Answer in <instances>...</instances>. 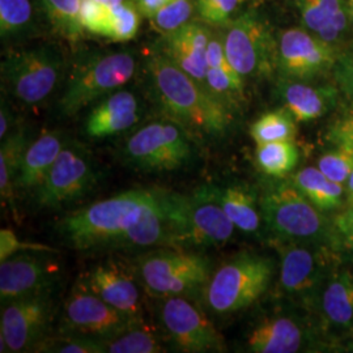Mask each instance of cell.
I'll return each mask as SVG.
<instances>
[{"label":"cell","mask_w":353,"mask_h":353,"mask_svg":"<svg viewBox=\"0 0 353 353\" xmlns=\"http://www.w3.org/2000/svg\"><path fill=\"white\" fill-rule=\"evenodd\" d=\"M185 199L161 188L127 190L64 216L57 233L77 252L176 249Z\"/></svg>","instance_id":"cell-1"},{"label":"cell","mask_w":353,"mask_h":353,"mask_svg":"<svg viewBox=\"0 0 353 353\" xmlns=\"http://www.w3.org/2000/svg\"><path fill=\"white\" fill-rule=\"evenodd\" d=\"M147 74L161 112L192 139H217L229 131L234 113L164 54L157 51L152 55Z\"/></svg>","instance_id":"cell-2"},{"label":"cell","mask_w":353,"mask_h":353,"mask_svg":"<svg viewBox=\"0 0 353 353\" xmlns=\"http://www.w3.org/2000/svg\"><path fill=\"white\" fill-rule=\"evenodd\" d=\"M267 230L274 240L325 243L341 249L332 216L321 212L290 181H274L259 195Z\"/></svg>","instance_id":"cell-3"},{"label":"cell","mask_w":353,"mask_h":353,"mask_svg":"<svg viewBox=\"0 0 353 353\" xmlns=\"http://www.w3.org/2000/svg\"><path fill=\"white\" fill-rule=\"evenodd\" d=\"M275 272L274 258L240 252L212 271L201 292L203 303L216 316L245 310L265 294Z\"/></svg>","instance_id":"cell-4"},{"label":"cell","mask_w":353,"mask_h":353,"mask_svg":"<svg viewBox=\"0 0 353 353\" xmlns=\"http://www.w3.org/2000/svg\"><path fill=\"white\" fill-rule=\"evenodd\" d=\"M272 242L280 255V290L307 307H318L326 281L341 265V250L325 243L279 240Z\"/></svg>","instance_id":"cell-5"},{"label":"cell","mask_w":353,"mask_h":353,"mask_svg":"<svg viewBox=\"0 0 353 353\" xmlns=\"http://www.w3.org/2000/svg\"><path fill=\"white\" fill-rule=\"evenodd\" d=\"M134 268L144 292L160 300L201 294L212 274L207 256L176 248L152 249L138 256Z\"/></svg>","instance_id":"cell-6"},{"label":"cell","mask_w":353,"mask_h":353,"mask_svg":"<svg viewBox=\"0 0 353 353\" xmlns=\"http://www.w3.org/2000/svg\"><path fill=\"white\" fill-rule=\"evenodd\" d=\"M137 72V59L131 51H109L93 54L77 62L67 79L59 113L72 117L97 101L119 90Z\"/></svg>","instance_id":"cell-7"},{"label":"cell","mask_w":353,"mask_h":353,"mask_svg":"<svg viewBox=\"0 0 353 353\" xmlns=\"http://www.w3.org/2000/svg\"><path fill=\"white\" fill-rule=\"evenodd\" d=\"M192 140L173 121L152 122L127 139L122 154L127 164L140 172H176L192 163Z\"/></svg>","instance_id":"cell-8"},{"label":"cell","mask_w":353,"mask_h":353,"mask_svg":"<svg viewBox=\"0 0 353 353\" xmlns=\"http://www.w3.org/2000/svg\"><path fill=\"white\" fill-rule=\"evenodd\" d=\"M221 39L229 63L245 81L276 74L278 37L255 11L232 20Z\"/></svg>","instance_id":"cell-9"},{"label":"cell","mask_w":353,"mask_h":353,"mask_svg":"<svg viewBox=\"0 0 353 353\" xmlns=\"http://www.w3.org/2000/svg\"><path fill=\"white\" fill-rule=\"evenodd\" d=\"M57 290L1 303L0 352H30L48 339L57 314Z\"/></svg>","instance_id":"cell-10"},{"label":"cell","mask_w":353,"mask_h":353,"mask_svg":"<svg viewBox=\"0 0 353 353\" xmlns=\"http://www.w3.org/2000/svg\"><path fill=\"white\" fill-rule=\"evenodd\" d=\"M63 68L62 55L43 46L7 55L1 62V79L17 101L36 106L52 94Z\"/></svg>","instance_id":"cell-11"},{"label":"cell","mask_w":353,"mask_h":353,"mask_svg":"<svg viewBox=\"0 0 353 353\" xmlns=\"http://www.w3.org/2000/svg\"><path fill=\"white\" fill-rule=\"evenodd\" d=\"M141 322L144 321L131 319L105 303L80 276L62 305L58 331L106 341Z\"/></svg>","instance_id":"cell-12"},{"label":"cell","mask_w":353,"mask_h":353,"mask_svg":"<svg viewBox=\"0 0 353 353\" xmlns=\"http://www.w3.org/2000/svg\"><path fill=\"white\" fill-rule=\"evenodd\" d=\"M236 227L217 198V186L204 185L186 194L176 249L204 250L227 245Z\"/></svg>","instance_id":"cell-13"},{"label":"cell","mask_w":353,"mask_h":353,"mask_svg":"<svg viewBox=\"0 0 353 353\" xmlns=\"http://www.w3.org/2000/svg\"><path fill=\"white\" fill-rule=\"evenodd\" d=\"M97 182L88 152L77 144H65L42 183L34 190L41 208H61L87 196Z\"/></svg>","instance_id":"cell-14"},{"label":"cell","mask_w":353,"mask_h":353,"mask_svg":"<svg viewBox=\"0 0 353 353\" xmlns=\"http://www.w3.org/2000/svg\"><path fill=\"white\" fill-rule=\"evenodd\" d=\"M341 52L303 28H290L278 36V70L281 79L313 81L332 72Z\"/></svg>","instance_id":"cell-15"},{"label":"cell","mask_w":353,"mask_h":353,"mask_svg":"<svg viewBox=\"0 0 353 353\" xmlns=\"http://www.w3.org/2000/svg\"><path fill=\"white\" fill-rule=\"evenodd\" d=\"M159 318L165 332L179 351L224 352L225 341L202 310L183 296L161 299Z\"/></svg>","instance_id":"cell-16"},{"label":"cell","mask_w":353,"mask_h":353,"mask_svg":"<svg viewBox=\"0 0 353 353\" xmlns=\"http://www.w3.org/2000/svg\"><path fill=\"white\" fill-rule=\"evenodd\" d=\"M57 252H24L0 262L1 303L45 290H58L62 265Z\"/></svg>","instance_id":"cell-17"},{"label":"cell","mask_w":353,"mask_h":353,"mask_svg":"<svg viewBox=\"0 0 353 353\" xmlns=\"http://www.w3.org/2000/svg\"><path fill=\"white\" fill-rule=\"evenodd\" d=\"M83 279L105 303L131 319L143 321L141 284L135 268L115 259H106L92 267Z\"/></svg>","instance_id":"cell-18"},{"label":"cell","mask_w":353,"mask_h":353,"mask_svg":"<svg viewBox=\"0 0 353 353\" xmlns=\"http://www.w3.org/2000/svg\"><path fill=\"white\" fill-rule=\"evenodd\" d=\"M212 32L204 23L190 21L160 41V52L164 54L183 72L205 87L207 55Z\"/></svg>","instance_id":"cell-19"},{"label":"cell","mask_w":353,"mask_h":353,"mask_svg":"<svg viewBox=\"0 0 353 353\" xmlns=\"http://www.w3.org/2000/svg\"><path fill=\"white\" fill-rule=\"evenodd\" d=\"M278 96L297 123H307L330 113L341 93L336 84L314 85L312 81L279 77Z\"/></svg>","instance_id":"cell-20"},{"label":"cell","mask_w":353,"mask_h":353,"mask_svg":"<svg viewBox=\"0 0 353 353\" xmlns=\"http://www.w3.org/2000/svg\"><path fill=\"white\" fill-rule=\"evenodd\" d=\"M140 119L137 96L130 90H115L103 97L88 114L84 134L90 139H105L122 134Z\"/></svg>","instance_id":"cell-21"},{"label":"cell","mask_w":353,"mask_h":353,"mask_svg":"<svg viewBox=\"0 0 353 353\" xmlns=\"http://www.w3.org/2000/svg\"><path fill=\"white\" fill-rule=\"evenodd\" d=\"M205 88L233 113H236L246 101L245 80L229 63L221 34L212 33L210 38Z\"/></svg>","instance_id":"cell-22"},{"label":"cell","mask_w":353,"mask_h":353,"mask_svg":"<svg viewBox=\"0 0 353 353\" xmlns=\"http://www.w3.org/2000/svg\"><path fill=\"white\" fill-rule=\"evenodd\" d=\"M306 341L303 325L290 316H268L258 322L246 338V351L252 353H294Z\"/></svg>","instance_id":"cell-23"},{"label":"cell","mask_w":353,"mask_h":353,"mask_svg":"<svg viewBox=\"0 0 353 353\" xmlns=\"http://www.w3.org/2000/svg\"><path fill=\"white\" fill-rule=\"evenodd\" d=\"M328 327L353 331V271L338 267L328 278L318 303Z\"/></svg>","instance_id":"cell-24"},{"label":"cell","mask_w":353,"mask_h":353,"mask_svg":"<svg viewBox=\"0 0 353 353\" xmlns=\"http://www.w3.org/2000/svg\"><path fill=\"white\" fill-rule=\"evenodd\" d=\"M67 140L59 131H46L30 141L17 176V189L34 191L50 172Z\"/></svg>","instance_id":"cell-25"},{"label":"cell","mask_w":353,"mask_h":353,"mask_svg":"<svg viewBox=\"0 0 353 353\" xmlns=\"http://www.w3.org/2000/svg\"><path fill=\"white\" fill-rule=\"evenodd\" d=\"M290 182L323 214H338L345 207V186L331 181L316 166L296 172Z\"/></svg>","instance_id":"cell-26"},{"label":"cell","mask_w":353,"mask_h":353,"mask_svg":"<svg viewBox=\"0 0 353 353\" xmlns=\"http://www.w3.org/2000/svg\"><path fill=\"white\" fill-rule=\"evenodd\" d=\"M217 198L236 229L249 236H259L265 225L259 196L242 185L217 188Z\"/></svg>","instance_id":"cell-27"},{"label":"cell","mask_w":353,"mask_h":353,"mask_svg":"<svg viewBox=\"0 0 353 353\" xmlns=\"http://www.w3.org/2000/svg\"><path fill=\"white\" fill-rule=\"evenodd\" d=\"M30 144L26 128L11 131L0 145V196L3 207L16 211L14 191L17 189V176L26 154V148Z\"/></svg>","instance_id":"cell-28"},{"label":"cell","mask_w":353,"mask_h":353,"mask_svg":"<svg viewBox=\"0 0 353 353\" xmlns=\"http://www.w3.org/2000/svg\"><path fill=\"white\" fill-rule=\"evenodd\" d=\"M255 161L265 176L283 179L292 174L299 165L300 151L294 141L256 144Z\"/></svg>","instance_id":"cell-29"},{"label":"cell","mask_w":353,"mask_h":353,"mask_svg":"<svg viewBox=\"0 0 353 353\" xmlns=\"http://www.w3.org/2000/svg\"><path fill=\"white\" fill-rule=\"evenodd\" d=\"M54 30L71 43L80 42L85 29L80 20L81 0H39Z\"/></svg>","instance_id":"cell-30"},{"label":"cell","mask_w":353,"mask_h":353,"mask_svg":"<svg viewBox=\"0 0 353 353\" xmlns=\"http://www.w3.org/2000/svg\"><path fill=\"white\" fill-rule=\"evenodd\" d=\"M296 134L297 122L284 108L261 115L250 127V137L256 144L294 141Z\"/></svg>","instance_id":"cell-31"},{"label":"cell","mask_w":353,"mask_h":353,"mask_svg":"<svg viewBox=\"0 0 353 353\" xmlns=\"http://www.w3.org/2000/svg\"><path fill=\"white\" fill-rule=\"evenodd\" d=\"M106 353H161L165 352L163 344L151 328L138 323L105 341Z\"/></svg>","instance_id":"cell-32"},{"label":"cell","mask_w":353,"mask_h":353,"mask_svg":"<svg viewBox=\"0 0 353 353\" xmlns=\"http://www.w3.org/2000/svg\"><path fill=\"white\" fill-rule=\"evenodd\" d=\"M141 13L132 0H126L118 6L110 7L105 38L113 42H127L137 37L139 32Z\"/></svg>","instance_id":"cell-33"},{"label":"cell","mask_w":353,"mask_h":353,"mask_svg":"<svg viewBox=\"0 0 353 353\" xmlns=\"http://www.w3.org/2000/svg\"><path fill=\"white\" fill-rule=\"evenodd\" d=\"M33 20L30 0H0L1 39L17 37L26 32Z\"/></svg>","instance_id":"cell-34"},{"label":"cell","mask_w":353,"mask_h":353,"mask_svg":"<svg viewBox=\"0 0 353 353\" xmlns=\"http://www.w3.org/2000/svg\"><path fill=\"white\" fill-rule=\"evenodd\" d=\"M194 8L192 0H170L150 16L148 20L153 30L164 36L190 23Z\"/></svg>","instance_id":"cell-35"},{"label":"cell","mask_w":353,"mask_h":353,"mask_svg":"<svg viewBox=\"0 0 353 353\" xmlns=\"http://www.w3.org/2000/svg\"><path fill=\"white\" fill-rule=\"evenodd\" d=\"M305 29L316 34L345 7L344 0H294Z\"/></svg>","instance_id":"cell-36"},{"label":"cell","mask_w":353,"mask_h":353,"mask_svg":"<svg viewBox=\"0 0 353 353\" xmlns=\"http://www.w3.org/2000/svg\"><path fill=\"white\" fill-rule=\"evenodd\" d=\"M36 352L106 353L105 341L79 334H59L58 338H48L38 345Z\"/></svg>","instance_id":"cell-37"},{"label":"cell","mask_w":353,"mask_h":353,"mask_svg":"<svg viewBox=\"0 0 353 353\" xmlns=\"http://www.w3.org/2000/svg\"><path fill=\"white\" fill-rule=\"evenodd\" d=\"M316 168L331 181L345 185L353 172V148L334 145L316 160Z\"/></svg>","instance_id":"cell-38"},{"label":"cell","mask_w":353,"mask_h":353,"mask_svg":"<svg viewBox=\"0 0 353 353\" xmlns=\"http://www.w3.org/2000/svg\"><path fill=\"white\" fill-rule=\"evenodd\" d=\"M242 0H195V10L204 24L227 26Z\"/></svg>","instance_id":"cell-39"},{"label":"cell","mask_w":353,"mask_h":353,"mask_svg":"<svg viewBox=\"0 0 353 353\" xmlns=\"http://www.w3.org/2000/svg\"><path fill=\"white\" fill-rule=\"evenodd\" d=\"M326 139L332 145L353 148V100H347L341 113L330 123Z\"/></svg>","instance_id":"cell-40"},{"label":"cell","mask_w":353,"mask_h":353,"mask_svg":"<svg viewBox=\"0 0 353 353\" xmlns=\"http://www.w3.org/2000/svg\"><path fill=\"white\" fill-rule=\"evenodd\" d=\"M110 7H105L94 0H81L80 20L85 32L94 36H105Z\"/></svg>","instance_id":"cell-41"},{"label":"cell","mask_w":353,"mask_h":353,"mask_svg":"<svg viewBox=\"0 0 353 353\" xmlns=\"http://www.w3.org/2000/svg\"><path fill=\"white\" fill-rule=\"evenodd\" d=\"M58 252L54 248L42 245V243H33V242H24L20 240L12 229L3 228L0 230V262L11 258L19 252Z\"/></svg>","instance_id":"cell-42"},{"label":"cell","mask_w":353,"mask_h":353,"mask_svg":"<svg viewBox=\"0 0 353 353\" xmlns=\"http://www.w3.org/2000/svg\"><path fill=\"white\" fill-rule=\"evenodd\" d=\"M332 74L341 94L347 100H353V50L341 54Z\"/></svg>","instance_id":"cell-43"},{"label":"cell","mask_w":353,"mask_h":353,"mask_svg":"<svg viewBox=\"0 0 353 353\" xmlns=\"http://www.w3.org/2000/svg\"><path fill=\"white\" fill-rule=\"evenodd\" d=\"M332 223L341 249L353 254V205L344 207L338 214H332Z\"/></svg>","instance_id":"cell-44"},{"label":"cell","mask_w":353,"mask_h":353,"mask_svg":"<svg viewBox=\"0 0 353 353\" xmlns=\"http://www.w3.org/2000/svg\"><path fill=\"white\" fill-rule=\"evenodd\" d=\"M13 117L8 103L1 97V109H0V139H6V137L12 130Z\"/></svg>","instance_id":"cell-45"},{"label":"cell","mask_w":353,"mask_h":353,"mask_svg":"<svg viewBox=\"0 0 353 353\" xmlns=\"http://www.w3.org/2000/svg\"><path fill=\"white\" fill-rule=\"evenodd\" d=\"M135 3V6L138 7L141 16L144 17H150L153 13L156 12L159 8H161L166 3H169L170 0H132Z\"/></svg>","instance_id":"cell-46"},{"label":"cell","mask_w":353,"mask_h":353,"mask_svg":"<svg viewBox=\"0 0 353 353\" xmlns=\"http://www.w3.org/2000/svg\"><path fill=\"white\" fill-rule=\"evenodd\" d=\"M345 207L353 205V172L345 182Z\"/></svg>","instance_id":"cell-47"},{"label":"cell","mask_w":353,"mask_h":353,"mask_svg":"<svg viewBox=\"0 0 353 353\" xmlns=\"http://www.w3.org/2000/svg\"><path fill=\"white\" fill-rule=\"evenodd\" d=\"M94 1L100 3V4L105 6V7H114V6H118V4H121V3H123L126 0H94Z\"/></svg>","instance_id":"cell-48"},{"label":"cell","mask_w":353,"mask_h":353,"mask_svg":"<svg viewBox=\"0 0 353 353\" xmlns=\"http://www.w3.org/2000/svg\"><path fill=\"white\" fill-rule=\"evenodd\" d=\"M345 1V7H347V11L350 14V19H351V23L353 21V0H344Z\"/></svg>","instance_id":"cell-49"},{"label":"cell","mask_w":353,"mask_h":353,"mask_svg":"<svg viewBox=\"0 0 353 353\" xmlns=\"http://www.w3.org/2000/svg\"><path fill=\"white\" fill-rule=\"evenodd\" d=\"M344 352H353V339L351 341H348L345 345H344Z\"/></svg>","instance_id":"cell-50"}]
</instances>
